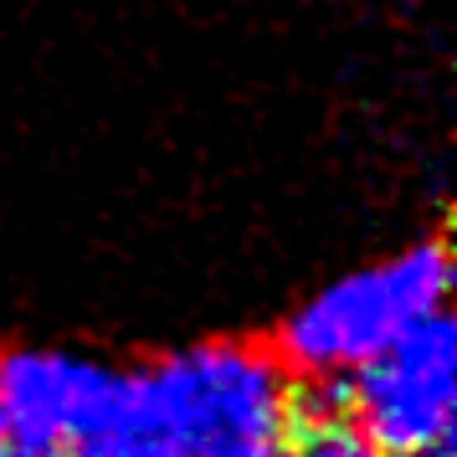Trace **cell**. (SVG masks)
Instances as JSON below:
<instances>
[{
	"mask_svg": "<svg viewBox=\"0 0 457 457\" xmlns=\"http://www.w3.org/2000/svg\"><path fill=\"white\" fill-rule=\"evenodd\" d=\"M453 293V252L442 237H416L375 262L329 278L278 329V360L303 380L354 375L391 339L416 329L421 319L447 309Z\"/></svg>",
	"mask_w": 457,
	"mask_h": 457,
	"instance_id": "obj_2",
	"label": "cell"
},
{
	"mask_svg": "<svg viewBox=\"0 0 457 457\" xmlns=\"http://www.w3.org/2000/svg\"><path fill=\"white\" fill-rule=\"evenodd\" d=\"M350 421L386 457L453 442L457 421V324L442 309L391 339L350 375Z\"/></svg>",
	"mask_w": 457,
	"mask_h": 457,
	"instance_id": "obj_3",
	"label": "cell"
},
{
	"mask_svg": "<svg viewBox=\"0 0 457 457\" xmlns=\"http://www.w3.org/2000/svg\"><path fill=\"white\" fill-rule=\"evenodd\" d=\"M395 457H453V442H432V447H416V453H395Z\"/></svg>",
	"mask_w": 457,
	"mask_h": 457,
	"instance_id": "obj_6",
	"label": "cell"
},
{
	"mask_svg": "<svg viewBox=\"0 0 457 457\" xmlns=\"http://www.w3.org/2000/svg\"><path fill=\"white\" fill-rule=\"evenodd\" d=\"M0 457H31L26 447H16V442H11V432H5V421H0Z\"/></svg>",
	"mask_w": 457,
	"mask_h": 457,
	"instance_id": "obj_7",
	"label": "cell"
},
{
	"mask_svg": "<svg viewBox=\"0 0 457 457\" xmlns=\"http://www.w3.org/2000/svg\"><path fill=\"white\" fill-rule=\"evenodd\" d=\"M124 370L93 354L21 345L0 354V421L31 457L78 453L104 432L119 406Z\"/></svg>",
	"mask_w": 457,
	"mask_h": 457,
	"instance_id": "obj_4",
	"label": "cell"
},
{
	"mask_svg": "<svg viewBox=\"0 0 457 457\" xmlns=\"http://www.w3.org/2000/svg\"><path fill=\"white\" fill-rule=\"evenodd\" d=\"M298 416V375L272 345L201 339L124 375L83 457H288Z\"/></svg>",
	"mask_w": 457,
	"mask_h": 457,
	"instance_id": "obj_1",
	"label": "cell"
},
{
	"mask_svg": "<svg viewBox=\"0 0 457 457\" xmlns=\"http://www.w3.org/2000/svg\"><path fill=\"white\" fill-rule=\"evenodd\" d=\"M288 453L293 457H386L350 416H339V411L298 416V432H293Z\"/></svg>",
	"mask_w": 457,
	"mask_h": 457,
	"instance_id": "obj_5",
	"label": "cell"
}]
</instances>
